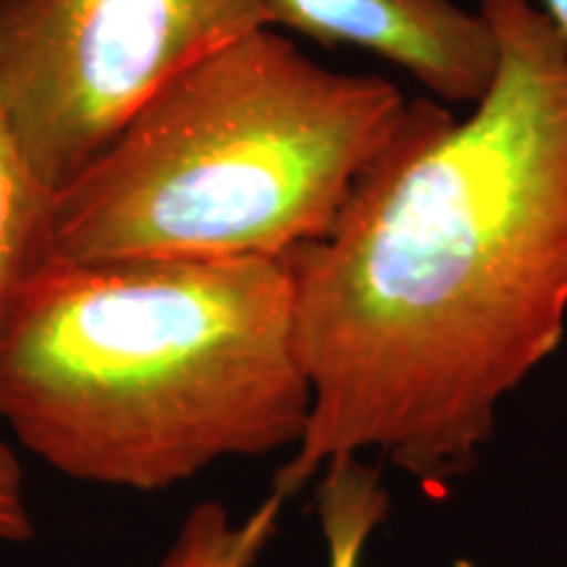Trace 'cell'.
<instances>
[{"label":"cell","instance_id":"cell-1","mask_svg":"<svg viewBox=\"0 0 567 567\" xmlns=\"http://www.w3.org/2000/svg\"><path fill=\"white\" fill-rule=\"evenodd\" d=\"M478 11L499 69L471 116L410 103L331 229L284 255L313 396L287 496L365 450L442 494L563 342L567 38L534 0Z\"/></svg>","mask_w":567,"mask_h":567},{"label":"cell","instance_id":"cell-2","mask_svg":"<svg viewBox=\"0 0 567 567\" xmlns=\"http://www.w3.org/2000/svg\"><path fill=\"white\" fill-rule=\"evenodd\" d=\"M287 258H53L0 344V421L76 481L161 492L300 444Z\"/></svg>","mask_w":567,"mask_h":567},{"label":"cell","instance_id":"cell-3","mask_svg":"<svg viewBox=\"0 0 567 567\" xmlns=\"http://www.w3.org/2000/svg\"><path fill=\"white\" fill-rule=\"evenodd\" d=\"M381 76L255 30L153 95L53 197L66 260L284 258L316 243L405 122Z\"/></svg>","mask_w":567,"mask_h":567},{"label":"cell","instance_id":"cell-4","mask_svg":"<svg viewBox=\"0 0 567 567\" xmlns=\"http://www.w3.org/2000/svg\"><path fill=\"white\" fill-rule=\"evenodd\" d=\"M264 27L266 0H0V109L59 193L168 82Z\"/></svg>","mask_w":567,"mask_h":567},{"label":"cell","instance_id":"cell-5","mask_svg":"<svg viewBox=\"0 0 567 567\" xmlns=\"http://www.w3.org/2000/svg\"><path fill=\"white\" fill-rule=\"evenodd\" d=\"M271 24L323 45H352L408 69L446 103L476 105L499 69L484 13L452 0H266Z\"/></svg>","mask_w":567,"mask_h":567},{"label":"cell","instance_id":"cell-6","mask_svg":"<svg viewBox=\"0 0 567 567\" xmlns=\"http://www.w3.org/2000/svg\"><path fill=\"white\" fill-rule=\"evenodd\" d=\"M53 197L0 109V344L21 292L53 258Z\"/></svg>","mask_w":567,"mask_h":567},{"label":"cell","instance_id":"cell-7","mask_svg":"<svg viewBox=\"0 0 567 567\" xmlns=\"http://www.w3.org/2000/svg\"><path fill=\"white\" fill-rule=\"evenodd\" d=\"M287 494H271L243 520H231L221 502H200L184 517L161 567H252L279 528Z\"/></svg>","mask_w":567,"mask_h":567},{"label":"cell","instance_id":"cell-8","mask_svg":"<svg viewBox=\"0 0 567 567\" xmlns=\"http://www.w3.org/2000/svg\"><path fill=\"white\" fill-rule=\"evenodd\" d=\"M316 509L329 549V567H360L368 538L389 513L381 473L358 457L334 460L323 467L318 481Z\"/></svg>","mask_w":567,"mask_h":567},{"label":"cell","instance_id":"cell-9","mask_svg":"<svg viewBox=\"0 0 567 567\" xmlns=\"http://www.w3.org/2000/svg\"><path fill=\"white\" fill-rule=\"evenodd\" d=\"M34 538V520L24 488V471L19 457L0 442V542L27 544Z\"/></svg>","mask_w":567,"mask_h":567},{"label":"cell","instance_id":"cell-10","mask_svg":"<svg viewBox=\"0 0 567 567\" xmlns=\"http://www.w3.org/2000/svg\"><path fill=\"white\" fill-rule=\"evenodd\" d=\"M544 13L551 19V24L567 38V0H542Z\"/></svg>","mask_w":567,"mask_h":567}]
</instances>
